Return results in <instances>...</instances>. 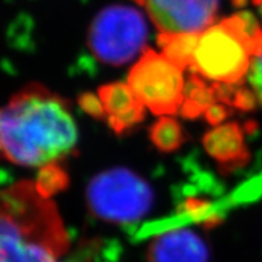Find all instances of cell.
Masks as SVG:
<instances>
[{
  "label": "cell",
  "mask_w": 262,
  "mask_h": 262,
  "mask_svg": "<svg viewBox=\"0 0 262 262\" xmlns=\"http://www.w3.org/2000/svg\"><path fill=\"white\" fill-rule=\"evenodd\" d=\"M76 143L78 128L66 100L43 87L23 89L2 110V151L15 165H54L69 156Z\"/></svg>",
  "instance_id": "obj_1"
},
{
  "label": "cell",
  "mask_w": 262,
  "mask_h": 262,
  "mask_svg": "<svg viewBox=\"0 0 262 262\" xmlns=\"http://www.w3.org/2000/svg\"><path fill=\"white\" fill-rule=\"evenodd\" d=\"M262 52V28L249 12H238L198 36L191 71L224 84H241Z\"/></svg>",
  "instance_id": "obj_2"
},
{
  "label": "cell",
  "mask_w": 262,
  "mask_h": 262,
  "mask_svg": "<svg viewBox=\"0 0 262 262\" xmlns=\"http://www.w3.org/2000/svg\"><path fill=\"white\" fill-rule=\"evenodd\" d=\"M86 198L95 217L113 224H131L150 211L154 195L143 178L128 169L115 167L94 177Z\"/></svg>",
  "instance_id": "obj_3"
},
{
  "label": "cell",
  "mask_w": 262,
  "mask_h": 262,
  "mask_svg": "<svg viewBox=\"0 0 262 262\" xmlns=\"http://www.w3.org/2000/svg\"><path fill=\"white\" fill-rule=\"evenodd\" d=\"M147 25L138 10L123 4L103 8L89 28L87 45L100 62L122 66L145 51Z\"/></svg>",
  "instance_id": "obj_4"
},
{
  "label": "cell",
  "mask_w": 262,
  "mask_h": 262,
  "mask_svg": "<svg viewBox=\"0 0 262 262\" xmlns=\"http://www.w3.org/2000/svg\"><path fill=\"white\" fill-rule=\"evenodd\" d=\"M127 84L152 114L174 115L182 110L186 84L183 70L162 52L146 49L128 74Z\"/></svg>",
  "instance_id": "obj_5"
},
{
  "label": "cell",
  "mask_w": 262,
  "mask_h": 262,
  "mask_svg": "<svg viewBox=\"0 0 262 262\" xmlns=\"http://www.w3.org/2000/svg\"><path fill=\"white\" fill-rule=\"evenodd\" d=\"M162 35H200L213 26L220 0H137Z\"/></svg>",
  "instance_id": "obj_6"
},
{
  "label": "cell",
  "mask_w": 262,
  "mask_h": 262,
  "mask_svg": "<svg viewBox=\"0 0 262 262\" xmlns=\"http://www.w3.org/2000/svg\"><path fill=\"white\" fill-rule=\"evenodd\" d=\"M148 262H209V250L196 233L176 229L166 231L151 242Z\"/></svg>",
  "instance_id": "obj_7"
},
{
  "label": "cell",
  "mask_w": 262,
  "mask_h": 262,
  "mask_svg": "<svg viewBox=\"0 0 262 262\" xmlns=\"http://www.w3.org/2000/svg\"><path fill=\"white\" fill-rule=\"evenodd\" d=\"M98 97L103 104L110 127L117 133L131 128L143 121L146 106L124 83H111L100 87Z\"/></svg>",
  "instance_id": "obj_8"
},
{
  "label": "cell",
  "mask_w": 262,
  "mask_h": 262,
  "mask_svg": "<svg viewBox=\"0 0 262 262\" xmlns=\"http://www.w3.org/2000/svg\"><path fill=\"white\" fill-rule=\"evenodd\" d=\"M204 146L220 163L231 165L241 163L246 159L244 134L237 123L221 124L207 133L204 138Z\"/></svg>",
  "instance_id": "obj_9"
},
{
  "label": "cell",
  "mask_w": 262,
  "mask_h": 262,
  "mask_svg": "<svg viewBox=\"0 0 262 262\" xmlns=\"http://www.w3.org/2000/svg\"><path fill=\"white\" fill-rule=\"evenodd\" d=\"M200 35H159L162 54L182 70H191Z\"/></svg>",
  "instance_id": "obj_10"
},
{
  "label": "cell",
  "mask_w": 262,
  "mask_h": 262,
  "mask_svg": "<svg viewBox=\"0 0 262 262\" xmlns=\"http://www.w3.org/2000/svg\"><path fill=\"white\" fill-rule=\"evenodd\" d=\"M214 100L215 95L213 87H207L204 80L194 74L186 84L185 103L181 113L187 118H195L201 113H206L207 108L214 104Z\"/></svg>",
  "instance_id": "obj_11"
},
{
  "label": "cell",
  "mask_w": 262,
  "mask_h": 262,
  "mask_svg": "<svg viewBox=\"0 0 262 262\" xmlns=\"http://www.w3.org/2000/svg\"><path fill=\"white\" fill-rule=\"evenodd\" d=\"M150 139L158 150L171 152L180 147L183 142V133L180 123L170 117H162L152 124Z\"/></svg>",
  "instance_id": "obj_12"
},
{
  "label": "cell",
  "mask_w": 262,
  "mask_h": 262,
  "mask_svg": "<svg viewBox=\"0 0 262 262\" xmlns=\"http://www.w3.org/2000/svg\"><path fill=\"white\" fill-rule=\"evenodd\" d=\"M67 185V177L66 172L60 167L55 165L45 166L39 172L38 180L35 186L41 195L49 198L50 195L55 194L56 191L62 190Z\"/></svg>",
  "instance_id": "obj_13"
},
{
  "label": "cell",
  "mask_w": 262,
  "mask_h": 262,
  "mask_svg": "<svg viewBox=\"0 0 262 262\" xmlns=\"http://www.w3.org/2000/svg\"><path fill=\"white\" fill-rule=\"evenodd\" d=\"M249 84L252 87L255 99L262 106V52L254 56L248 74Z\"/></svg>",
  "instance_id": "obj_14"
},
{
  "label": "cell",
  "mask_w": 262,
  "mask_h": 262,
  "mask_svg": "<svg viewBox=\"0 0 262 262\" xmlns=\"http://www.w3.org/2000/svg\"><path fill=\"white\" fill-rule=\"evenodd\" d=\"M79 104L82 106L83 110L87 111L93 117L100 118L103 117V114H106L99 97H95L93 94H84V95H82L79 99Z\"/></svg>",
  "instance_id": "obj_15"
},
{
  "label": "cell",
  "mask_w": 262,
  "mask_h": 262,
  "mask_svg": "<svg viewBox=\"0 0 262 262\" xmlns=\"http://www.w3.org/2000/svg\"><path fill=\"white\" fill-rule=\"evenodd\" d=\"M229 111L228 108L224 106V104H213L211 107H209L205 113L206 115V119L210 123H220L221 121H224L225 118L228 117Z\"/></svg>",
  "instance_id": "obj_16"
},
{
  "label": "cell",
  "mask_w": 262,
  "mask_h": 262,
  "mask_svg": "<svg viewBox=\"0 0 262 262\" xmlns=\"http://www.w3.org/2000/svg\"><path fill=\"white\" fill-rule=\"evenodd\" d=\"M259 11H261V16H262V0H259Z\"/></svg>",
  "instance_id": "obj_17"
}]
</instances>
